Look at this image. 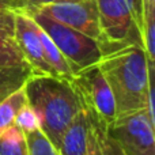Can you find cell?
<instances>
[{
    "label": "cell",
    "mask_w": 155,
    "mask_h": 155,
    "mask_svg": "<svg viewBox=\"0 0 155 155\" xmlns=\"http://www.w3.org/2000/svg\"><path fill=\"white\" fill-rule=\"evenodd\" d=\"M68 2H80V0H19L22 5V11L35 10L42 5L54 4V3H68Z\"/></svg>",
    "instance_id": "19"
},
{
    "label": "cell",
    "mask_w": 155,
    "mask_h": 155,
    "mask_svg": "<svg viewBox=\"0 0 155 155\" xmlns=\"http://www.w3.org/2000/svg\"><path fill=\"white\" fill-rule=\"evenodd\" d=\"M132 3H134V11L137 18V23H139V30H140L142 29V0H132Z\"/></svg>",
    "instance_id": "20"
},
{
    "label": "cell",
    "mask_w": 155,
    "mask_h": 155,
    "mask_svg": "<svg viewBox=\"0 0 155 155\" xmlns=\"http://www.w3.org/2000/svg\"><path fill=\"white\" fill-rule=\"evenodd\" d=\"M0 67L2 68L29 67L27 63L25 61L18 45H16L12 26H2L0 25Z\"/></svg>",
    "instance_id": "11"
},
{
    "label": "cell",
    "mask_w": 155,
    "mask_h": 155,
    "mask_svg": "<svg viewBox=\"0 0 155 155\" xmlns=\"http://www.w3.org/2000/svg\"><path fill=\"white\" fill-rule=\"evenodd\" d=\"M0 155H29L25 135L12 125L0 135Z\"/></svg>",
    "instance_id": "15"
},
{
    "label": "cell",
    "mask_w": 155,
    "mask_h": 155,
    "mask_svg": "<svg viewBox=\"0 0 155 155\" xmlns=\"http://www.w3.org/2000/svg\"><path fill=\"white\" fill-rule=\"evenodd\" d=\"M18 11H22L19 0H0V25L14 27V18Z\"/></svg>",
    "instance_id": "18"
},
{
    "label": "cell",
    "mask_w": 155,
    "mask_h": 155,
    "mask_svg": "<svg viewBox=\"0 0 155 155\" xmlns=\"http://www.w3.org/2000/svg\"><path fill=\"white\" fill-rule=\"evenodd\" d=\"M110 135L123 155H155L154 125L144 112L117 117L110 125Z\"/></svg>",
    "instance_id": "5"
},
{
    "label": "cell",
    "mask_w": 155,
    "mask_h": 155,
    "mask_svg": "<svg viewBox=\"0 0 155 155\" xmlns=\"http://www.w3.org/2000/svg\"><path fill=\"white\" fill-rule=\"evenodd\" d=\"M23 135L26 139L29 155H60L59 148L52 144V142L41 131V128Z\"/></svg>",
    "instance_id": "16"
},
{
    "label": "cell",
    "mask_w": 155,
    "mask_h": 155,
    "mask_svg": "<svg viewBox=\"0 0 155 155\" xmlns=\"http://www.w3.org/2000/svg\"><path fill=\"white\" fill-rule=\"evenodd\" d=\"M33 74L29 67L19 68H2L0 67V102L21 88L26 79Z\"/></svg>",
    "instance_id": "14"
},
{
    "label": "cell",
    "mask_w": 155,
    "mask_h": 155,
    "mask_svg": "<svg viewBox=\"0 0 155 155\" xmlns=\"http://www.w3.org/2000/svg\"><path fill=\"white\" fill-rule=\"evenodd\" d=\"M51 37L64 59L67 60L74 75L88 67L97 65L104 56L99 42L75 29L65 26L54 19L37 11H25Z\"/></svg>",
    "instance_id": "3"
},
{
    "label": "cell",
    "mask_w": 155,
    "mask_h": 155,
    "mask_svg": "<svg viewBox=\"0 0 155 155\" xmlns=\"http://www.w3.org/2000/svg\"><path fill=\"white\" fill-rule=\"evenodd\" d=\"M71 82L80 101L94 110L106 124L112 125L117 118L114 98L98 65H93L75 74Z\"/></svg>",
    "instance_id": "6"
},
{
    "label": "cell",
    "mask_w": 155,
    "mask_h": 155,
    "mask_svg": "<svg viewBox=\"0 0 155 155\" xmlns=\"http://www.w3.org/2000/svg\"><path fill=\"white\" fill-rule=\"evenodd\" d=\"M15 127H18L23 134H27V132H33L35 129H40V120H38L37 114L34 113V110L26 105L21 112L18 113L15 120Z\"/></svg>",
    "instance_id": "17"
},
{
    "label": "cell",
    "mask_w": 155,
    "mask_h": 155,
    "mask_svg": "<svg viewBox=\"0 0 155 155\" xmlns=\"http://www.w3.org/2000/svg\"><path fill=\"white\" fill-rule=\"evenodd\" d=\"M14 34H15L16 45L33 74L56 76L44 59L40 38V26L35 23L31 16H29L23 11L15 12Z\"/></svg>",
    "instance_id": "8"
},
{
    "label": "cell",
    "mask_w": 155,
    "mask_h": 155,
    "mask_svg": "<svg viewBox=\"0 0 155 155\" xmlns=\"http://www.w3.org/2000/svg\"><path fill=\"white\" fill-rule=\"evenodd\" d=\"M40 38H41V45H42L44 59H45V61L48 63V65L51 67V70L53 71V74L60 78L72 79L74 72H72V70H71V67L68 65L67 60L64 59L61 52L57 49V46L54 45V42L51 40V37H49L41 27H40Z\"/></svg>",
    "instance_id": "12"
},
{
    "label": "cell",
    "mask_w": 155,
    "mask_h": 155,
    "mask_svg": "<svg viewBox=\"0 0 155 155\" xmlns=\"http://www.w3.org/2000/svg\"><path fill=\"white\" fill-rule=\"evenodd\" d=\"M93 120L82 106L63 134L59 144L60 155H88L93 144Z\"/></svg>",
    "instance_id": "9"
},
{
    "label": "cell",
    "mask_w": 155,
    "mask_h": 155,
    "mask_svg": "<svg viewBox=\"0 0 155 155\" xmlns=\"http://www.w3.org/2000/svg\"><path fill=\"white\" fill-rule=\"evenodd\" d=\"M104 54L129 45L143 48L132 0H95Z\"/></svg>",
    "instance_id": "4"
},
{
    "label": "cell",
    "mask_w": 155,
    "mask_h": 155,
    "mask_svg": "<svg viewBox=\"0 0 155 155\" xmlns=\"http://www.w3.org/2000/svg\"><path fill=\"white\" fill-rule=\"evenodd\" d=\"M26 105L27 99L23 86L0 102V135L7 131L10 127L15 125L16 116Z\"/></svg>",
    "instance_id": "13"
},
{
    "label": "cell",
    "mask_w": 155,
    "mask_h": 155,
    "mask_svg": "<svg viewBox=\"0 0 155 155\" xmlns=\"http://www.w3.org/2000/svg\"><path fill=\"white\" fill-rule=\"evenodd\" d=\"M97 65L113 94L117 117L144 112L155 65L148 63L142 46L129 45L106 53Z\"/></svg>",
    "instance_id": "1"
},
{
    "label": "cell",
    "mask_w": 155,
    "mask_h": 155,
    "mask_svg": "<svg viewBox=\"0 0 155 155\" xmlns=\"http://www.w3.org/2000/svg\"><path fill=\"white\" fill-rule=\"evenodd\" d=\"M23 90L27 105L40 120L41 131L59 148L63 134L82 107L71 79L31 74L25 82Z\"/></svg>",
    "instance_id": "2"
},
{
    "label": "cell",
    "mask_w": 155,
    "mask_h": 155,
    "mask_svg": "<svg viewBox=\"0 0 155 155\" xmlns=\"http://www.w3.org/2000/svg\"><path fill=\"white\" fill-rule=\"evenodd\" d=\"M80 99V98H79ZM82 106L86 109V112L90 114L91 120L94 124V136H93V144H91L88 155H123L118 144L113 136L110 135V125L106 124L102 118H99L95 114L94 110H91L86 104L80 101Z\"/></svg>",
    "instance_id": "10"
},
{
    "label": "cell",
    "mask_w": 155,
    "mask_h": 155,
    "mask_svg": "<svg viewBox=\"0 0 155 155\" xmlns=\"http://www.w3.org/2000/svg\"><path fill=\"white\" fill-rule=\"evenodd\" d=\"M29 11H37L42 15L49 16L71 29H75L78 31L94 38L101 45V29H99L95 0L54 3V4L42 5L40 8Z\"/></svg>",
    "instance_id": "7"
},
{
    "label": "cell",
    "mask_w": 155,
    "mask_h": 155,
    "mask_svg": "<svg viewBox=\"0 0 155 155\" xmlns=\"http://www.w3.org/2000/svg\"><path fill=\"white\" fill-rule=\"evenodd\" d=\"M136 19H137V18H136Z\"/></svg>",
    "instance_id": "21"
}]
</instances>
